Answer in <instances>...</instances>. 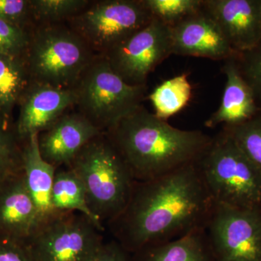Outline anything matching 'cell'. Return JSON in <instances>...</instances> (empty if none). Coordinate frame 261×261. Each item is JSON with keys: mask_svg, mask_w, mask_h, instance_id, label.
Returning <instances> with one entry per match:
<instances>
[{"mask_svg": "<svg viewBox=\"0 0 261 261\" xmlns=\"http://www.w3.org/2000/svg\"><path fill=\"white\" fill-rule=\"evenodd\" d=\"M215 207L196 161L153 179L135 181L126 207L106 228L132 254L206 229Z\"/></svg>", "mask_w": 261, "mask_h": 261, "instance_id": "cell-1", "label": "cell"}, {"mask_svg": "<svg viewBox=\"0 0 261 261\" xmlns=\"http://www.w3.org/2000/svg\"><path fill=\"white\" fill-rule=\"evenodd\" d=\"M106 133L136 181L153 179L196 162L212 140L200 130L175 128L143 105Z\"/></svg>", "mask_w": 261, "mask_h": 261, "instance_id": "cell-2", "label": "cell"}, {"mask_svg": "<svg viewBox=\"0 0 261 261\" xmlns=\"http://www.w3.org/2000/svg\"><path fill=\"white\" fill-rule=\"evenodd\" d=\"M67 166L83 183L91 212L106 227L126 207L135 182L119 151L102 132Z\"/></svg>", "mask_w": 261, "mask_h": 261, "instance_id": "cell-3", "label": "cell"}, {"mask_svg": "<svg viewBox=\"0 0 261 261\" xmlns=\"http://www.w3.org/2000/svg\"><path fill=\"white\" fill-rule=\"evenodd\" d=\"M197 165L216 205L261 211V174L222 128Z\"/></svg>", "mask_w": 261, "mask_h": 261, "instance_id": "cell-4", "label": "cell"}, {"mask_svg": "<svg viewBox=\"0 0 261 261\" xmlns=\"http://www.w3.org/2000/svg\"><path fill=\"white\" fill-rule=\"evenodd\" d=\"M96 55L67 23L34 25L23 55L33 82L73 89Z\"/></svg>", "mask_w": 261, "mask_h": 261, "instance_id": "cell-5", "label": "cell"}, {"mask_svg": "<svg viewBox=\"0 0 261 261\" xmlns=\"http://www.w3.org/2000/svg\"><path fill=\"white\" fill-rule=\"evenodd\" d=\"M75 107L106 132L142 106L147 85L132 86L116 74L104 56L96 55L73 87Z\"/></svg>", "mask_w": 261, "mask_h": 261, "instance_id": "cell-6", "label": "cell"}, {"mask_svg": "<svg viewBox=\"0 0 261 261\" xmlns=\"http://www.w3.org/2000/svg\"><path fill=\"white\" fill-rule=\"evenodd\" d=\"M103 231L76 212H58L39 224L25 248L33 261H89L105 243Z\"/></svg>", "mask_w": 261, "mask_h": 261, "instance_id": "cell-7", "label": "cell"}, {"mask_svg": "<svg viewBox=\"0 0 261 261\" xmlns=\"http://www.w3.org/2000/svg\"><path fill=\"white\" fill-rule=\"evenodd\" d=\"M152 18L143 0H102L91 2L67 24L94 54L103 56Z\"/></svg>", "mask_w": 261, "mask_h": 261, "instance_id": "cell-8", "label": "cell"}, {"mask_svg": "<svg viewBox=\"0 0 261 261\" xmlns=\"http://www.w3.org/2000/svg\"><path fill=\"white\" fill-rule=\"evenodd\" d=\"M172 55L171 28L153 17L145 27L102 56L126 83L142 86L147 85L149 75Z\"/></svg>", "mask_w": 261, "mask_h": 261, "instance_id": "cell-9", "label": "cell"}, {"mask_svg": "<svg viewBox=\"0 0 261 261\" xmlns=\"http://www.w3.org/2000/svg\"><path fill=\"white\" fill-rule=\"evenodd\" d=\"M206 232L216 261H261V211L216 204Z\"/></svg>", "mask_w": 261, "mask_h": 261, "instance_id": "cell-10", "label": "cell"}, {"mask_svg": "<svg viewBox=\"0 0 261 261\" xmlns=\"http://www.w3.org/2000/svg\"><path fill=\"white\" fill-rule=\"evenodd\" d=\"M75 102L73 89L32 82L19 102L15 128L20 143L31 135L48 129L70 108L75 107Z\"/></svg>", "mask_w": 261, "mask_h": 261, "instance_id": "cell-11", "label": "cell"}, {"mask_svg": "<svg viewBox=\"0 0 261 261\" xmlns=\"http://www.w3.org/2000/svg\"><path fill=\"white\" fill-rule=\"evenodd\" d=\"M171 31L172 53L226 61L237 54L219 25L202 8L175 25Z\"/></svg>", "mask_w": 261, "mask_h": 261, "instance_id": "cell-12", "label": "cell"}, {"mask_svg": "<svg viewBox=\"0 0 261 261\" xmlns=\"http://www.w3.org/2000/svg\"><path fill=\"white\" fill-rule=\"evenodd\" d=\"M234 53L250 50L261 44L259 0H202Z\"/></svg>", "mask_w": 261, "mask_h": 261, "instance_id": "cell-13", "label": "cell"}, {"mask_svg": "<svg viewBox=\"0 0 261 261\" xmlns=\"http://www.w3.org/2000/svg\"><path fill=\"white\" fill-rule=\"evenodd\" d=\"M102 132L80 113H65L39 134L41 155L56 168L67 166L84 146Z\"/></svg>", "mask_w": 261, "mask_h": 261, "instance_id": "cell-14", "label": "cell"}, {"mask_svg": "<svg viewBox=\"0 0 261 261\" xmlns=\"http://www.w3.org/2000/svg\"><path fill=\"white\" fill-rule=\"evenodd\" d=\"M39 224L22 170L0 185V239L25 245Z\"/></svg>", "mask_w": 261, "mask_h": 261, "instance_id": "cell-15", "label": "cell"}, {"mask_svg": "<svg viewBox=\"0 0 261 261\" xmlns=\"http://www.w3.org/2000/svg\"><path fill=\"white\" fill-rule=\"evenodd\" d=\"M223 72L226 82L222 100L219 109L206 121L205 126L207 128L238 126L260 111L251 89L239 72L233 56L224 61Z\"/></svg>", "mask_w": 261, "mask_h": 261, "instance_id": "cell-16", "label": "cell"}, {"mask_svg": "<svg viewBox=\"0 0 261 261\" xmlns=\"http://www.w3.org/2000/svg\"><path fill=\"white\" fill-rule=\"evenodd\" d=\"M38 136L39 134H33L21 142V163L25 185L37 207L40 224L58 213L51 202V190L57 168L41 155Z\"/></svg>", "mask_w": 261, "mask_h": 261, "instance_id": "cell-17", "label": "cell"}, {"mask_svg": "<svg viewBox=\"0 0 261 261\" xmlns=\"http://www.w3.org/2000/svg\"><path fill=\"white\" fill-rule=\"evenodd\" d=\"M130 261H216L206 229L168 243L149 245L130 254Z\"/></svg>", "mask_w": 261, "mask_h": 261, "instance_id": "cell-18", "label": "cell"}, {"mask_svg": "<svg viewBox=\"0 0 261 261\" xmlns=\"http://www.w3.org/2000/svg\"><path fill=\"white\" fill-rule=\"evenodd\" d=\"M51 202L56 212H76L87 216L102 231L106 230L89 209L82 181L68 166L57 168L51 190Z\"/></svg>", "mask_w": 261, "mask_h": 261, "instance_id": "cell-19", "label": "cell"}, {"mask_svg": "<svg viewBox=\"0 0 261 261\" xmlns=\"http://www.w3.org/2000/svg\"><path fill=\"white\" fill-rule=\"evenodd\" d=\"M32 81L23 56H0V113L10 120Z\"/></svg>", "mask_w": 261, "mask_h": 261, "instance_id": "cell-20", "label": "cell"}, {"mask_svg": "<svg viewBox=\"0 0 261 261\" xmlns=\"http://www.w3.org/2000/svg\"><path fill=\"white\" fill-rule=\"evenodd\" d=\"M192 88L187 74L178 75L165 81L149 95L154 109V115L167 121L188 104Z\"/></svg>", "mask_w": 261, "mask_h": 261, "instance_id": "cell-21", "label": "cell"}, {"mask_svg": "<svg viewBox=\"0 0 261 261\" xmlns=\"http://www.w3.org/2000/svg\"><path fill=\"white\" fill-rule=\"evenodd\" d=\"M88 0H31L34 25L67 23L83 11Z\"/></svg>", "mask_w": 261, "mask_h": 261, "instance_id": "cell-22", "label": "cell"}, {"mask_svg": "<svg viewBox=\"0 0 261 261\" xmlns=\"http://www.w3.org/2000/svg\"><path fill=\"white\" fill-rule=\"evenodd\" d=\"M228 130L235 143L261 174V110L245 123Z\"/></svg>", "mask_w": 261, "mask_h": 261, "instance_id": "cell-23", "label": "cell"}, {"mask_svg": "<svg viewBox=\"0 0 261 261\" xmlns=\"http://www.w3.org/2000/svg\"><path fill=\"white\" fill-rule=\"evenodd\" d=\"M154 18L172 28L202 8V0H143Z\"/></svg>", "mask_w": 261, "mask_h": 261, "instance_id": "cell-24", "label": "cell"}, {"mask_svg": "<svg viewBox=\"0 0 261 261\" xmlns=\"http://www.w3.org/2000/svg\"><path fill=\"white\" fill-rule=\"evenodd\" d=\"M233 58L240 75L251 89L257 108L261 110V44L250 50L237 53Z\"/></svg>", "mask_w": 261, "mask_h": 261, "instance_id": "cell-25", "label": "cell"}, {"mask_svg": "<svg viewBox=\"0 0 261 261\" xmlns=\"http://www.w3.org/2000/svg\"><path fill=\"white\" fill-rule=\"evenodd\" d=\"M30 29L0 19V56H23L29 42Z\"/></svg>", "mask_w": 261, "mask_h": 261, "instance_id": "cell-26", "label": "cell"}, {"mask_svg": "<svg viewBox=\"0 0 261 261\" xmlns=\"http://www.w3.org/2000/svg\"><path fill=\"white\" fill-rule=\"evenodd\" d=\"M0 19L21 28L32 29L31 0H0Z\"/></svg>", "mask_w": 261, "mask_h": 261, "instance_id": "cell-27", "label": "cell"}, {"mask_svg": "<svg viewBox=\"0 0 261 261\" xmlns=\"http://www.w3.org/2000/svg\"><path fill=\"white\" fill-rule=\"evenodd\" d=\"M0 152L21 161V143L10 119L0 113Z\"/></svg>", "mask_w": 261, "mask_h": 261, "instance_id": "cell-28", "label": "cell"}, {"mask_svg": "<svg viewBox=\"0 0 261 261\" xmlns=\"http://www.w3.org/2000/svg\"><path fill=\"white\" fill-rule=\"evenodd\" d=\"M89 261H130V254L113 240L105 242Z\"/></svg>", "mask_w": 261, "mask_h": 261, "instance_id": "cell-29", "label": "cell"}, {"mask_svg": "<svg viewBox=\"0 0 261 261\" xmlns=\"http://www.w3.org/2000/svg\"><path fill=\"white\" fill-rule=\"evenodd\" d=\"M0 261H33L28 250L21 244L0 239Z\"/></svg>", "mask_w": 261, "mask_h": 261, "instance_id": "cell-30", "label": "cell"}, {"mask_svg": "<svg viewBox=\"0 0 261 261\" xmlns=\"http://www.w3.org/2000/svg\"><path fill=\"white\" fill-rule=\"evenodd\" d=\"M22 171L21 161L0 152V185Z\"/></svg>", "mask_w": 261, "mask_h": 261, "instance_id": "cell-31", "label": "cell"}, {"mask_svg": "<svg viewBox=\"0 0 261 261\" xmlns=\"http://www.w3.org/2000/svg\"><path fill=\"white\" fill-rule=\"evenodd\" d=\"M259 12H260V18L261 23V0H259Z\"/></svg>", "mask_w": 261, "mask_h": 261, "instance_id": "cell-32", "label": "cell"}]
</instances>
